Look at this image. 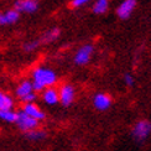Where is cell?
<instances>
[{
    "instance_id": "7a4b0ae2",
    "label": "cell",
    "mask_w": 151,
    "mask_h": 151,
    "mask_svg": "<svg viewBox=\"0 0 151 151\" xmlns=\"http://www.w3.org/2000/svg\"><path fill=\"white\" fill-rule=\"evenodd\" d=\"M151 135V122L142 119L137 122L133 129H131V137L136 142H144L146 141Z\"/></svg>"
},
{
    "instance_id": "277c9868",
    "label": "cell",
    "mask_w": 151,
    "mask_h": 151,
    "mask_svg": "<svg viewBox=\"0 0 151 151\" xmlns=\"http://www.w3.org/2000/svg\"><path fill=\"white\" fill-rule=\"evenodd\" d=\"M58 98H60V103L63 106H70L76 98V89L71 84H63L58 89Z\"/></svg>"
},
{
    "instance_id": "9a60e30c",
    "label": "cell",
    "mask_w": 151,
    "mask_h": 151,
    "mask_svg": "<svg viewBox=\"0 0 151 151\" xmlns=\"http://www.w3.org/2000/svg\"><path fill=\"white\" fill-rule=\"evenodd\" d=\"M15 99L10 94L0 91V109H14Z\"/></svg>"
},
{
    "instance_id": "5bb4252c",
    "label": "cell",
    "mask_w": 151,
    "mask_h": 151,
    "mask_svg": "<svg viewBox=\"0 0 151 151\" xmlns=\"http://www.w3.org/2000/svg\"><path fill=\"white\" fill-rule=\"evenodd\" d=\"M60 35H61L60 29H57V27L51 29V30L46 31V32L42 35V37L40 39V43H51V42L57 40L60 37Z\"/></svg>"
},
{
    "instance_id": "ffe728a7",
    "label": "cell",
    "mask_w": 151,
    "mask_h": 151,
    "mask_svg": "<svg viewBox=\"0 0 151 151\" xmlns=\"http://www.w3.org/2000/svg\"><path fill=\"white\" fill-rule=\"evenodd\" d=\"M124 82H125V84H127L128 87H133L134 83H135V79H134V77L131 74L127 73L124 76Z\"/></svg>"
},
{
    "instance_id": "e0dca14e",
    "label": "cell",
    "mask_w": 151,
    "mask_h": 151,
    "mask_svg": "<svg viewBox=\"0 0 151 151\" xmlns=\"http://www.w3.org/2000/svg\"><path fill=\"white\" fill-rule=\"evenodd\" d=\"M108 6H109L108 0H97L93 5V12L97 15L104 14V12H106V10H108Z\"/></svg>"
},
{
    "instance_id": "9c48e42d",
    "label": "cell",
    "mask_w": 151,
    "mask_h": 151,
    "mask_svg": "<svg viewBox=\"0 0 151 151\" xmlns=\"http://www.w3.org/2000/svg\"><path fill=\"white\" fill-rule=\"evenodd\" d=\"M41 98L43 100V103L47 105H56L60 103L58 98V89H56L55 87L46 88L41 92Z\"/></svg>"
},
{
    "instance_id": "d6986e66",
    "label": "cell",
    "mask_w": 151,
    "mask_h": 151,
    "mask_svg": "<svg viewBox=\"0 0 151 151\" xmlns=\"http://www.w3.org/2000/svg\"><path fill=\"white\" fill-rule=\"evenodd\" d=\"M37 99V94L35 92H32L31 94H29V96L24 97L22 99H20V102L22 104H27V103H35V100Z\"/></svg>"
},
{
    "instance_id": "6da1fadb",
    "label": "cell",
    "mask_w": 151,
    "mask_h": 151,
    "mask_svg": "<svg viewBox=\"0 0 151 151\" xmlns=\"http://www.w3.org/2000/svg\"><path fill=\"white\" fill-rule=\"evenodd\" d=\"M32 88L34 92H42L43 89L53 87L57 83V74L53 70L47 67H36L32 71Z\"/></svg>"
},
{
    "instance_id": "8992f818",
    "label": "cell",
    "mask_w": 151,
    "mask_h": 151,
    "mask_svg": "<svg viewBox=\"0 0 151 151\" xmlns=\"http://www.w3.org/2000/svg\"><path fill=\"white\" fill-rule=\"evenodd\" d=\"M39 0H16L14 4V9L19 12H25V14H32L39 9Z\"/></svg>"
},
{
    "instance_id": "30bf717a",
    "label": "cell",
    "mask_w": 151,
    "mask_h": 151,
    "mask_svg": "<svg viewBox=\"0 0 151 151\" xmlns=\"http://www.w3.org/2000/svg\"><path fill=\"white\" fill-rule=\"evenodd\" d=\"M20 20V12L15 9H10L5 12H0V26L12 25Z\"/></svg>"
},
{
    "instance_id": "ba28073f",
    "label": "cell",
    "mask_w": 151,
    "mask_h": 151,
    "mask_svg": "<svg viewBox=\"0 0 151 151\" xmlns=\"http://www.w3.org/2000/svg\"><path fill=\"white\" fill-rule=\"evenodd\" d=\"M93 105L94 108L99 111H105L110 108L111 105V98L110 96L105 93H97L93 97Z\"/></svg>"
},
{
    "instance_id": "44dd1931",
    "label": "cell",
    "mask_w": 151,
    "mask_h": 151,
    "mask_svg": "<svg viewBox=\"0 0 151 151\" xmlns=\"http://www.w3.org/2000/svg\"><path fill=\"white\" fill-rule=\"evenodd\" d=\"M89 1H92V0H72L71 5L73 6V8H79V6H83V5L88 4Z\"/></svg>"
},
{
    "instance_id": "4fadbf2b",
    "label": "cell",
    "mask_w": 151,
    "mask_h": 151,
    "mask_svg": "<svg viewBox=\"0 0 151 151\" xmlns=\"http://www.w3.org/2000/svg\"><path fill=\"white\" fill-rule=\"evenodd\" d=\"M17 111L14 109H0V120L8 124H15Z\"/></svg>"
},
{
    "instance_id": "52a82bcc",
    "label": "cell",
    "mask_w": 151,
    "mask_h": 151,
    "mask_svg": "<svg viewBox=\"0 0 151 151\" xmlns=\"http://www.w3.org/2000/svg\"><path fill=\"white\" fill-rule=\"evenodd\" d=\"M94 51V48L92 45H84L82 46L77 52H76L74 56V63L78 65V66H84L87 65L88 62L91 61L92 57V53Z\"/></svg>"
},
{
    "instance_id": "7c38bea8",
    "label": "cell",
    "mask_w": 151,
    "mask_h": 151,
    "mask_svg": "<svg viewBox=\"0 0 151 151\" xmlns=\"http://www.w3.org/2000/svg\"><path fill=\"white\" fill-rule=\"evenodd\" d=\"M34 92V88H32V82L29 81V79H24L21 81L20 83L17 84L16 89H15V96L16 98H19V100L22 99L24 97L29 96Z\"/></svg>"
},
{
    "instance_id": "2e32d148",
    "label": "cell",
    "mask_w": 151,
    "mask_h": 151,
    "mask_svg": "<svg viewBox=\"0 0 151 151\" xmlns=\"http://www.w3.org/2000/svg\"><path fill=\"white\" fill-rule=\"evenodd\" d=\"M25 136H26L30 141H41V140H43V139H46L47 133H46L45 130L37 128V129H35V130L29 131V133H25Z\"/></svg>"
},
{
    "instance_id": "3957f363",
    "label": "cell",
    "mask_w": 151,
    "mask_h": 151,
    "mask_svg": "<svg viewBox=\"0 0 151 151\" xmlns=\"http://www.w3.org/2000/svg\"><path fill=\"white\" fill-rule=\"evenodd\" d=\"M15 125L17 127V129L22 131V133H29L31 130H35L39 128L40 125V122L35 120V119L30 118L29 115H26L22 110H19L17 111V116H16V122H15Z\"/></svg>"
},
{
    "instance_id": "ac0fdd59",
    "label": "cell",
    "mask_w": 151,
    "mask_h": 151,
    "mask_svg": "<svg viewBox=\"0 0 151 151\" xmlns=\"http://www.w3.org/2000/svg\"><path fill=\"white\" fill-rule=\"evenodd\" d=\"M40 45H41V43H40V40H34V41L25 42V43H24V46H22V48H24V51H25V52H32V51H35V50L39 47Z\"/></svg>"
},
{
    "instance_id": "5b68a950",
    "label": "cell",
    "mask_w": 151,
    "mask_h": 151,
    "mask_svg": "<svg viewBox=\"0 0 151 151\" xmlns=\"http://www.w3.org/2000/svg\"><path fill=\"white\" fill-rule=\"evenodd\" d=\"M21 110L25 113L26 115H29L30 118L35 119L37 122H42L46 119V114L39 105L36 103H27V104H22Z\"/></svg>"
},
{
    "instance_id": "8fae6325",
    "label": "cell",
    "mask_w": 151,
    "mask_h": 151,
    "mask_svg": "<svg viewBox=\"0 0 151 151\" xmlns=\"http://www.w3.org/2000/svg\"><path fill=\"white\" fill-rule=\"evenodd\" d=\"M136 6V0H124L116 9V14L120 19H128Z\"/></svg>"
}]
</instances>
